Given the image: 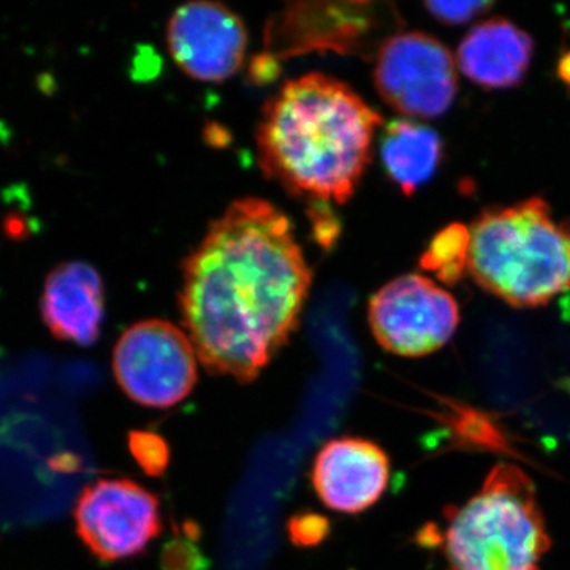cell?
Masks as SVG:
<instances>
[{
	"mask_svg": "<svg viewBox=\"0 0 570 570\" xmlns=\"http://www.w3.org/2000/svg\"><path fill=\"white\" fill-rule=\"evenodd\" d=\"M311 279L279 208L261 198L228 206L183 265L179 307L205 370L255 381L298 326Z\"/></svg>",
	"mask_w": 570,
	"mask_h": 570,
	"instance_id": "cell-1",
	"label": "cell"
},
{
	"mask_svg": "<svg viewBox=\"0 0 570 570\" xmlns=\"http://www.w3.org/2000/svg\"><path fill=\"white\" fill-rule=\"evenodd\" d=\"M382 118L346 82L309 73L266 102L257 129L258 163L311 205L346 204L371 163Z\"/></svg>",
	"mask_w": 570,
	"mask_h": 570,
	"instance_id": "cell-2",
	"label": "cell"
},
{
	"mask_svg": "<svg viewBox=\"0 0 570 570\" xmlns=\"http://www.w3.org/2000/svg\"><path fill=\"white\" fill-rule=\"evenodd\" d=\"M469 272L510 306L535 307L570 288V219L532 197L485 209L472 224Z\"/></svg>",
	"mask_w": 570,
	"mask_h": 570,
	"instance_id": "cell-3",
	"label": "cell"
},
{
	"mask_svg": "<svg viewBox=\"0 0 570 570\" xmlns=\"http://www.w3.org/2000/svg\"><path fill=\"white\" fill-rule=\"evenodd\" d=\"M549 549L534 483L508 463L491 469L444 534L449 570H539Z\"/></svg>",
	"mask_w": 570,
	"mask_h": 570,
	"instance_id": "cell-4",
	"label": "cell"
},
{
	"mask_svg": "<svg viewBox=\"0 0 570 570\" xmlns=\"http://www.w3.org/2000/svg\"><path fill=\"white\" fill-rule=\"evenodd\" d=\"M193 341L170 322L149 318L127 328L112 352L119 387L135 403L165 409L181 403L197 384Z\"/></svg>",
	"mask_w": 570,
	"mask_h": 570,
	"instance_id": "cell-5",
	"label": "cell"
},
{
	"mask_svg": "<svg viewBox=\"0 0 570 570\" xmlns=\"http://www.w3.org/2000/svg\"><path fill=\"white\" fill-rule=\"evenodd\" d=\"M374 82L393 110L420 119L445 115L459 92L452 55L425 32L385 40L377 51Z\"/></svg>",
	"mask_w": 570,
	"mask_h": 570,
	"instance_id": "cell-6",
	"label": "cell"
},
{
	"mask_svg": "<svg viewBox=\"0 0 570 570\" xmlns=\"http://www.w3.org/2000/svg\"><path fill=\"white\" fill-rule=\"evenodd\" d=\"M371 332L390 354L423 356L449 343L460 324L459 303L420 275L396 277L371 298Z\"/></svg>",
	"mask_w": 570,
	"mask_h": 570,
	"instance_id": "cell-7",
	"label": "cell"
},
{
	"mask_svg": "<svg viewBox=\"0 0 570 570\" xmlns=\"http://www.w3.org/2000/svg\"><path fill=\"white\" fill-rule=\"evenodd\" d=\"M75 520L85 546L107 562L137 557L163 531L159 499L127 479L97 480L86 487Z\"/></svg>",
	"mask_w": 570,
	"mask_h": 570,
	"instance_id": "cell-8",
	"label": "cell"
},
{
	"mask_svg": "<svg viewBox=\"0 0 570 570\" xmlns=\"http://www.w3.org/2000/svg\"><path fill=\"white\" fill-rule=\"evenodd\" d=\"M381 3H295L269 22L266 45L283 58L309 51L370 55L396 13Z\"/></svg>",
	"mask_w": 570,
	"mask_h": 570,
	"instance_id": "cell-9",
	"label": "cell"
},
{
	"mask_svg": "<svg viewBox=\"0 0 570 570\" xmlns=\"http://www.w3.org/2000/svg\"><path fill=\"white\" fill-rule=\"evenodd\" d=\"M167 43L176 66L198 81L220 82L245 62L247 32L238 14L219 2L184 3L168 21Z\"/></svg>",
	"mask_w": 570,
	"mask_h": 570,
	"instance_id": "cell-10",
	"label": "cell"
},
{
	"mask_svg": "<svg viewBox=\"0 0 570 570\" xmlns=\"http://www.w3.org/2000/svg\"><path fill=\"white\" fill-rule=\"evenodd\" d=\"M311 480L326 508L360 513L373 508L387 490L389 455L367 439H332L318 450Z\"/></svg>",
	"mask_w": 570,
	"mask_h": 570,
	"instance_id": "cell-11",
	"label": "cell"
},
{
	"mask_svg": "<svg viewBox=\"0 0 570 570\" xmlns=\"http://www.w3.org/2000/svg\"><path fill=\"white\" fill-rule=\"evenodd\" d=\"M40 314L56 340L92 346L99 340L105 316L99 272L80 261L56 266L45 281Z\"/></svg>",
	"mask_w": 570,
	"mask_h": 570,
	"instance_id": "cell-12",
	"label": "cell"
},
{
	"mask_svg": "<svg viewBox=\"0 0 570 570\" xmlns=\"http://www.w3.org/2000/svg\"><path fill=\"white\" fill-rule=\"evenodd\" d=\"M534 43L504 18L475 26L459 47L460 70L483 89H508L520 85L530 69Z\"/></svg>",
	"mask_w": 570,
	"mask_h": 570,
	"instance_id": "cell-13",
	"label": "cell"
},
{
	"mask_svg": "<svg viewBox=\"0 0 570 570\" xmlns=\"http://www.w3.org/2000/svg\"><path fill=\"white\" fill-rule=\"evenodd\" d=\"M442 157V138L423 124L396 119L382 132V164L392 181L406 195L414 194L433 178Z\"/></svg>",
	"mask_w": 570,
	"mask_h": 570,
	"instance_id": "cell-14",
	"label": "cell"
},
{
	"mask_svg": "<svg viewBox=\"0 0 570 570\" xmlns=\"http://www.w3.org/2000/svg\"><path fill=\"white\" fill-rule=\"evenodd\" d=\"M471 230L463 224H452L442 228L422 257L420 265L434 273L438 279L449 285L459 284L469 268Z\"/></svg>",
	"mask_w": 570,
	"mask_h": 570,
	"instance_id": "cell-15",
	"label": "cell"
},
{
	"mask_svg": "<svg viewBox=\"0 0 570 570\" xmlns=\"http://www.w3.org/2000/svg\"><path fill=\"white\" fill-rule=\"evenodd\" d=\"M129 450L138 466L149 478H160L170 463V448L160 434L154 431H132Z\"/></svg>",
	"mask_w": 570,
	"mask_h": 570,
	"instance_id": "cell-16",
	"label": "cell"
},
{
	"mask_svg": "<svg viewBox=\"0 0 570 570\" xmlns=\"http://www.w3.org/2000/svg\"><path fill=\"white\" fill-rule=\"evenodd\" d=\"M193 524H187L186 538H176L165 546L163 553L164 570H204L205 558L195 546V534H190Z\"/></svg>",
	"mask_w": 570,
	"mask_h": 570,
	"instance_id": "cell-17",
	"label": "cell"
},
{
	"mask_svg": "<svg viewBox=\"0 0 570 570\" xmlns=\"http://www.w3.org/2000/svg\"><path fill=\"white\" fill-rule=\"evenodd\" d=\"M332 527L326 517L316 512H299L287 523L288 538L296 547H316L330 535Z\"/></svg>",
	"mask_w": 570,
	"mask_h": 570,
	"instance_id": "cell-18",
	"label": "cell"
},
{
	"mask_svg": "<svg viewBox=\"0 0 570 570\" xmlns=\"http://www.w3.org/2000/svg\"><path fill=\"white\" fill-rule=\"evenodd\" d=\"M426 10L433 14L438 21L448 26L466 24L474 20L479 14L485 13L493 2H480V0H469V2H426Z\"/></svg>",
	"mask_w": 570,
	"mask_h": 570,
	"instance_id": "cell-19",
	"label": "cell"
},
{
	"mask_svg": "<svg viewBox=\"0 0 570 570\" xmlns=\"http://www.w3.org/2000/svg\"><path fill=\"white\" fill-rule=\"evenodd\" d=\"M558 77L570 86V50L562 52L560 61H558Z\"/></svg>",
	"mask_w": 570,
	"mask_h": 570,
	"instance_id": "cell-20",
	"label": "cell"
},
{
	"mask_svg": "<svg viewBox=\"0 0 570 570\" xmlns=\"http://www.w3.org/2000/svg\"><path fill=\"white\" fill-rule=\"evenodd\" d=\"M560 387L562 390H566V392H568L569 395H570V379H564V381H561L560 382Z\"/></svg>",
	"mask_w": 570,
	"mask_h": 570,
	"instance_id": "cell-21",
	"label": "cell"
}]
</instances>
